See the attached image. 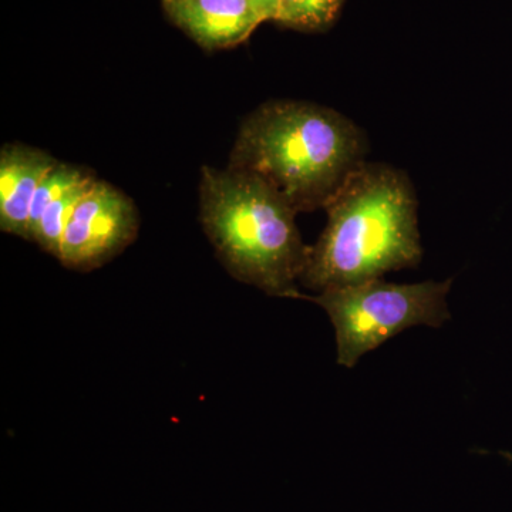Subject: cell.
Listing matches in <instances>:
<instances>
[{
    "label": "cell",
    "mask_w": 512,
    "mask_h": 512,
    "mask_svg": "<svg viewBox=\"0 0 512 512\" xmlns=\"http://www.w3.org/2000/svg\"><path fill=\"white\" fill-rule=\"evenodd\" d=\"M366 153L365 134L339 111L269 101L242 124L228 167L261 178L299 214L325 208Z\"/></svg>",
    "instance_id": "cell-1"
},
{
    "label": "cell",
    "mask_w": 512,
    "mask_h": 512,
    "mask_svg": "<svg viewBox=\"0 0 512 512\" xmlns=\"http://www.w3.org/2000/svg\"><path fill=\"white\" fill-rule=\"evenodd\" d=\"M325 210L328 222L299 282L305 288L319 293L362 284L419 264L416 194L403 171L366 161Z\"/></svg>",
    "instance_id": "cell-2"
},
{
    "label": "cell",
    "mask_w": 512,
    "mask_h": 512,
    "mask_svg": "<svg viewBox=\"0 0 512 512\" xmlns=\"http://www.w3.org/2000/svg\"><path fill=\"white\" fill-rule=\"evenodd\" d=\"M293 210L261 178L204 167L200 220L229 274L276 298L308 299L298 289L308 262Z\"/></svg>",
    "instance_id": "cell-3"
},
{
    "label": "cell",
    "mask_w": 512,
    "mask_h": 512,
    "mask_svg": "<svg viewBox=\"0 0 512 512\" xmlns=\"http://www.w3.org/2000/svg\"><path fill=\"white\" fill-rule=\"evenodd\" d=\"M451 284L453 279L392 284L379 278L326 289L306 301L328 313L335 328L338 365L352 369L360 357L404 330L420 325L440 328L450 320Z\"/></svg>",
    "instance_id": "cell-4"
},
{
    "label": "cell",
    "mask_w": 512,
    "mask_h": 512,
    "mask_svg": "<svg viewBox=\"0 0 512 512\" xmlns=\"http://www.w3.org/2000/svg\"><path fill=\"white\" fill-rule=\"evenodd\" d=\"M138 227L134 202L113 185L96 180L67 224L57 259L74 271H93L133 244Z\"/></svg>",
    "instance_id": "cell-5"
},
{
    "label": "cell",
    "mask_w": 512,
    "mask_h": 512,
    "mask_svg": "<svg viewBox=\"0 0 512 512\" xmlns=\"http://www.w3.org/2000/svg\"><path fill=\"white\" fill-rule=\"evenodd\" d=\"M178 28L205 49H225L245 42L262 20L249 0H164Z\"/></svg>",
    "instance_id": "cell-6"
},
{
    "label": "cell",
    "mask_w": 512,
    "mask_h": 512,
    "mask_svg": "<svg viewBox=\"0 0 512 512\" xmlns=\"http://www.w3.org/2000/svg\"><path fill=\"white\" fill-rule=\"evenodd\" d=\"M59 163L39 148L6 144L0 151V229L29 237L33 198L43 178Z\"/></svg>",
    "instance_id": "cell-7"
},
{
    "label": "cell",
    "mask_w": 512,
    "mask_h": 512,
    "mask_svg": "<svg viewBox=\"0 0 512 512\" xmlns=\"http://www.w3.org/2000/svg\"><path fill=\"white\" fill-rule=\"evenodd\" d=\"M94 181L96 178L76 185L50 202L49 207L43 212L42 218L37 222L36 228L33 229L30 241L36 242L43 251L57 258L67 224H69L77 204L92 187Z\"/></svg>",
    "instance_id": "cell-8"
},
{
    "label": "cell",
    "mask_w": 512,
    "mask_h": 512,
    "mask_svg": "<svg viewBox=\"0 0 512 512\" xmlns=\"http://www.w3.org/2000/svg\"><path fill=\"white\" fill-rule=\"evenodd\" d=\"M343 0H279L275 22L296 29L326 28L335 20Z\"/></svg>",
    "instance_id": "cell-9"
},
{
    "label": "cell",
    "mask_w": 512,
    "mask_h": 512,
    "mask_svg": "<svg viewBox=\"0 0 512 512\" xmlns=\"http://www.w3.org/2000/svg\"><path fill=\"white\" fill-rule=\"evenodd\" d=\"M252 8L255 9L256 15L261 18L262 22L276 19L278 15L279 0H249Z\"/></svg>",
    "instance_id": "cell-10"
}]
</instances>
